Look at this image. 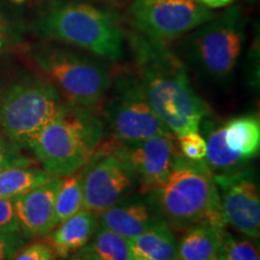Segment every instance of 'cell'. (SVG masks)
I'll list each match as a JSON object with an SVG mask.
<instances>
[{
  "mask_svg": "<svg viewBox=\"0 0 260 260\" xmlns=\"http://www.w3.org/2000/svg\"><path fill=\"white\" fill-rule=\"evenodd\" d=\"M24 245L23 235L0 229V260H11Z\"/></svg>",
  "mask_w": 260,
  "mask_h": 260,
  "instance_id": "28",
  "label": "cell"
},
{
  "mask_svg": "<svg viewBox=\"0 0 260 260\" xmlns=\"http://www.w3.org/2000/svg\"><path fill=\"white\" fill-rule=\"evenodd\" d=\"M138 77L149 105L169 132H199L209 105L191 86L186 64L167 42L136 32L130 39Z\"/></svg>",
  "mask_w": 260,
  "mask_h": 260,
  "instance_id": "1",
  "label": "cell"
},
{
  "mask_svg": "<svg viewBox=\"0 0 260 260\" xmlns=\"http://www.w3.org/2000/svg\"><path fill=\"white\" fill-rule=\"evenodd\" d=\"M19 40L18 29L10 19L0 14V56Z\"/></svg>",
  "mask_w": 260,
  "mask_h": 260,
  "instance_id": "29",
  "label": "cell"
},
{
  "mask_svg": "<svg viewBox=\"0 0 260 260\" xmlns=\"http://www.w3.org/2000/svg\"><path fill=\"white\" fill-rule=\"evenodd\" d=\"M103 139V122L90 109L65 103L29 141L44 170L56 177L82 170Z\"/></svg>",
  "mask_w": 260,
  "mask_h": 260,
  "instance_id": "3",
  "label": "cell"
},
{
  "mask_svg": "<svg viewBox=\"0 0 260 260\" xmlns=\"http://www.w3.org/2000/svg\"><path fill=\"white\" fill-rule=\"evenodd\" d=\"M68 260H89V259L86 258V256L81 255V254H74L73 256H70Z\"/></svg>",
  "mask_w": 260,
  "mask_h": 260,
  "instance_id": "32",
  "label": "cell"
},
{
  "mask_svg": "<svg viewBox=\"0 0 260 260\" xmlns=\"http://www.w3.org/2000/svg\"><path fill=\"white\" fill-rule=\"evenodd\" d=\"M0 229L12 234H21L14 200L10 198H0Z\"/></svg>",
  "mask_w": 260,
  "mask_h": 260,
  "instance_id": "27",
  "label": "cell"
},
{
  "mask_svg": "<svg viewBox=\"0 0 260 260\" xmlns=\"http://www.w3.org/2000/svg\"><path fill=\"white\" fill-rule=\"evenodd\" d=\"M56 254L47 241H35L23 246L11 260H54Z\"/></svg>",
  "mask_w": 260,
  "mask_h": 260,
  "instance_id": "26",
  "label": "cell"
},
{
  "mask_svg": "<svg viewBox=\"0 0 260 260\" xmlns=\"http://www.w3.org/2000/svg\"><path fill=\"white\" fill-rule=\"evenodd\" d=\"M205 161L214 174L229 172L243 168L247 164L239 155L230 151L225 145L223 125L211 129L206 140V157Z\"/></svg>",
  "mask_w": 260,
  "mask_h": 260,
  "instance_id": "22",
  "label": "cell"
},
{
  "mask_svg": "<svg viewBox=\"0 0 260 260\" xmlns=\"http://www.w3.org/2000/svg\"><path fill=\"white\" fill-rule=\"evenodd\" d=\"M98 228V217L82 209L74 216L58 224L48 234V243L56 258H68L76 254L92 239Z\"/></svg>",
  "mask_w": 260,
  "mask_h": 260,
  "instance_id": "15",
  "label": "cell"
},
{
  "mask_svg": "<svg viewBox=\"0 0 260 260\" xmlns=\"http://www.w3.org/2000/svg\"><path fill=\"white\" fill-rule=\"evenodd\" d=\"M178 138L180 153L184 158L193 161L204 160L206 157V140L199 132H191L183 134Z\"/></svg>",
  "mask_w": 260,
  "mask_h": 260,
  "instance_id": "25",
  "label": "cell"
},
{
  "mask_svg": "<svg viewBox=\"0 0 260 260\" xmlns=\"http://www.w3.org/2000/svg\"><path fill=\"white\" fill-rule=\"evenodd\" d=\"M134 260H146V259H144V258H140V256H136V255H134Z\"/></svg>",
  "mask_w": 260,
  "mask_h": 260,
  "instance_id": "33",
  "label": "cell"
},
{
  "mask_svg": "<svg viewBox=\"0 0 260 260\" xmlns=\"http://www.w3.org/2000/svg\"><path fill=\"white\" fill-rule=\"evenodd\" d=\"M220 239L228 260H260L258 247L249 240L235 239L225 228L220 230Z\"/></svg>",
  "mask_w": 260,
  "mask_h": 260,
  "instance_id": "23",
  "label": "cell"
},
{
  "mask_svg": "<svg viewBox=\"0 0 260 260\" xmlns=\"http://www.w3.org/2000/svg\"><path fill=\"white\" fill-rule=\"evenodd\" d=\"M220 246V230L206 223L195 224L187 228L177 243L176 260H211Z\"/></svg>",
  "mask_w": 260,
  "mask_h": 260,
  "instance_id": "18",
  "label": "cell"
},
{
  "mask_svg": "<svg viewBox=\"0 0 260 260\" xmlns=\"http://www.w3.org/2000/svg\"><path fill=\"white\" fill-rule=\"evenodd\" d=\"M12 2H15V3H22V2H24V0H12Z\"/></svg>",
  "mask_w": 260,
  "mask_h": 260,
  "instance_id": "34",
  "label": "cell"
},
{
  "mask_svg": "<svg viewBox=\"0 0 260 260\" xmlns=\"http://www.w3.org/2000/svg\"><path fill=\"white\" fill-rule=\"evenodd\" d=\"M213 178L225 225L249 239H259L260 193L253 171L240 168L214 174Z\"/></svg>",
  "mask_w": 260,
  "mask_h": 260,
  "instance_id": "12",
  "label": "cell"
},
{
  "mask_svg": "<svg viewBox=\"0 0 260 260\" xmlns=\"http://www.w3.org/2000/svg\"><path fill=\"white\" fill-rule=\"evenodd\" d=\"M38 31L103 60L118 61L124 56V35L117 19L106 10L87 3H54L39 19Z\"/></svg>",
  "mask_w": 260,
  "mask_h": 260,
  "instance_id": "4",
  "label": "cell"
},
{
  "mask_svg": "<svg viewBox=\"0 0 260 260\" xmlns=\"http://www.w3.org/2000/svg\"><path fill=\"white\" fill-rule=\"evenodd\" d=\"M225 145L230 151L248 162L259 154L260 119L258 115H243L232 118L223 125Z\"/></svg>",
  "mask_w": 260,
  "mask_h": 260,
  "instance_id": "16",
  "label": "cell"
},
{
  "mask_svg": "<svg viewBox=\"0 0 260 260\" xmlns=\"http://www.w3.org/2000/svg\"><path fill=\"white\" fill-rule=\"evenodd\" d=\"M76 254L89 260H134L129 240L99 224L90 241Z\"/></svg>",
  "mask_w": 260,
  "mask_h": 260,
  "instance_id": "19",
  "label": "cell"
},
{
  "mask_svg": "<svg viewBox=\"0 0 260 260\" xmlns=\"http://www.w3.org/2000/svg\"><path fill=\"white\" fill-rule=\"evenodd\" d=\"M182 38L187 58L197 70L213 81H226L242 53L246 18L239 5H230Z\"/></svg>",
  "mask_w": 260,
  "mask_h": 260,
  "instance_id": "5",
  "label": "cell"
},
{
  "mask_svg": "<svg viewBox=\"0 0 260 260\" xmlns=\"http://www.w3.org/2000/svg\"><path fill=\"white\" fill-rule=\"evenodd\" d=\"M56 178L50 172L30 167H14L0 171V198H16Z\"/></svg>",
  "mask_w": 260,
  "mask_h": 260,
  "instance_id": "20",
  "label": "cell"
},
{
  "mask_svg": "<svg viewBox=\"0 0 260 260\" xmlns=\"http://www.w3.org/2000/svg\"><path fill=\"white\" fill-rule=\"evenodd\" d=\"M199 4L210 10L226 9L235 3V0H197Z\"/></svg>",
  "mask_w": 260,
  "mask_h": 260,
  "instance_id": "30",
  "label": "cell"
},
{
  "mask_svg": "<svg viewBox=\"0 0 260 260\" xmlns=\"http://www.w3.org/2000/svg\"><path fill=\"white\" fill-rule=\"evenodd\" d=\"M148 195L171 229L203 223L217 230L225 228L213 172L205 159L193 161L178 153L167 181Z\"/></svg>",
  "mask_w": 260,
  "mask_h": 260,
  "instance_id": "2",
  "label": "cell"
},
{
  "mask_svg": "<svg viewBox=\"0 0 260 260\" xmlns=\"http://www.w3.org/2000/svg\"><path fill=\"white\" fill-rule=\"evenodd\" d=\"M34 60L61 99L93 110L105 99L112 83L109 68L87 54L59 46H42Z\"/></svg>",
  "mask_w": 260,
  "mask_h": 260,
  "instance_id": "6",
  "label": "cell"
},
{
  "mask_svg": "<svg viewBox=\"0 0 260 260\" xmlns=\"http://www.w3.org/2000/svg\"><path fill=\"white\" fill-rule=\"evenodd\" d=\"M61 177L12 198L21 234L27 239L47 236L53 230L54 203Z\"/></svg>",
  "mask_w": 260,
  "mask_h": 260,
  "instance_id": "13",
  "label": "cell"
},
{
  "mask_svg": "<svg viewBox=\"0 0 260 260\" xmlns=\"http://www.w3.org/2000/svg\"><path fill=\"white\" fill-rule=\"evenodd\" d=\"M136 184L134 172L126 162L100 142L82 171L83 209L100 216L128 197Z\"/></svg>",
  "mask_w": 260,
  "mask_h": 260,
  "instance_id": "10",
  "label": "cell"
},
{
  "mask_svg": "<svg viewBox=\"0 0 260 260\" xmlns=\"http://www.w3.org/2000/svg\"><path fill=\"white\" fill-rule=\"evenodd\" d=\"M103 144L132 169L142 195L153 193L167 181L180 153L172 133L152 136L135 144H122L112 139Z\"/></svg>",
  "mask_w": 260,
  "mask_h": 260,
  "instance_id": "11",
  "label": "cell"
},
{
  "mask_svg": "<svg viewBox=\"0 0 260 260\" xmlns=\"http://www.w3.org/2000/svg\"><path fill=\"white\" fill-rule=\"evenodd\" d=\"M83 209L82 172L61 177L54 203L53 228Z\"/></svg>",
  "mask_w": 260,
  "mask_h": 260,
  "instance_id": "21",
  "label": "cell"
},
{
  "mask_svg": "<svg viewBox=\"0 0 260 260\" xmlns=\"http://www.w3.org/2000/svg\"><path fill=\"white\" fill-rule=\"evenodd\" d=\"M30 165H32V160L22 153L19 146L3 134L0 135V171L8 168Z\"/></svg>",
  "mask_w": 260,
  "mask_h": 260,
  "instance_id": "24",
  "label": "cell"
},
{
  "mask_svg": "<svg viewBox=\"0 0 260 260\" xmlns=\"http://www.w3.org/2000/svg\"><path fill=\"white\" fill-rule=\"evenodd\" d=\"M133 254L146 260H176L177 240L170 225L162 220L129 240Z\"/></svg>",
  "mask_w": 260,
  "mask_h": 260,
  "instance_id": "17",
  "label": "cell"
},
{
  "mask_svg": "<svg viewBox=\"0 0 260 260\" xmlns=\"http://www.w3.org/2000/svg\"><path fill=\"white\" fill-rule=\"evenodd\" d=\"M64 100L50 81L25 75L0 88V132L19 147L59 111Z\"/></svg>",
  "mask_w": 260,
  "mask_h": 260,
  "instance_id": "7",
  "label": "cell"
},
{
  "mask_svg": "<svg viewBox=\"0 0 260 260\" xmlns=\"http://www.w3.org/2000/svg\"><path fill=\"white\" fill-rule=\"evenodd\" d=\"M214 16V10L197 0H134L130 5L135 30L164 42L184 37Z\"/></svg>",
  "mask_w": 260,
  "mask_h": 260,
  "instance_id": "9",
  "label": "cell"
},
{
  "mask_svg": "<svg viewBox=\"0 0 260 260\" xmlns=\"http://www.w3.org/2000/svg\"><path fill=\"white\" fill-rule=\"evenodd\" d=\"M105 99L103 115L115 141L135 144L170 133L149 105L136 75H118Z\"/></svg>",
  "mask_w": 260,
  "mask_h": 260,
  "instance_id": "8",
  "label": "cell"
},
{
  "mask_svg": "<svg viewBox=\"0 0 260 260\" xmlns=\"http://www.w3.org/2000/svg\"><path fill=\"white\" fill-rule=\"evenodd\" d=\"M211 260H228L226 259V254H225V249H224L223 245L219 247V249L217 251L216 254L213 255V258Z\"/></svg>",
  "mask_w": 260,
  "mask_h": 260,
  "instance_id": "31",
  "label": "cell"
},
{
  "mask_svg": "<svg viewBox=\"0 0 260 260\" xmlns=\"http://www.w3.org/2000/svg\"><path fill=\"white\" fill-rule=\"evenodd\" d=\"M162 217L151 195L125 197L98 216V224L132 240L149 228L162 222Z\"/></svg>",
  "mask_w": 260,
  "mask_h": 260,
  "instance_id": "14",
  "label": "cell"
}]
</instances>
